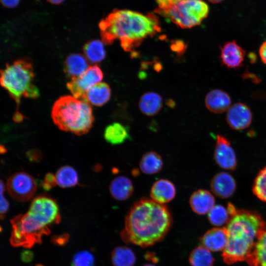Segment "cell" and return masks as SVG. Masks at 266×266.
<instances>
[{"label":"cell","mask_w":266,"mask_h":266,"mask_svg":"<svg viewBox=\"0 0 266 266\" xmlns=\"http://www.w3.org/2000/svg\"><path fill=\"white\" fill-rule=\"evenodd\" d=\"M172 223V216L166 205L143 198L131 207L120 235L127 243L147 247L163 239Z\"/></svg>","instance_id":"cell-1"},{"label":"cell","mask_w":266,"mask_h":266,"mask_svg":"<svg viewBox=\"0 0 266 266\" xmlns=\"http://www.w3.org/2000/svg\"><path fill=\"white\" fill-rule=\"evenodd\" d=\"M99 28L103 43L110 44L119 39L127 52L161 31L159 19L154 14H144L128 9L113 10L100 22Z\"/></svg>","instance_id":"cell-2"},{"label":"cell","mask_w":266,"mask_h":266,"mask_svg":"<svg viewBox=\"0 0 266 266\" xmlns=\"http://www.w3.org/2000/svg\"><path fill=\"white\" fill-rule=\"evenodd\" d=\"M227 207L228 241L222 256L225 263L231 265L247 260L266 222L257 211L238 209L230 203Z\"/></svg>","instance_id":"cell-3"},{"label":"cell","mask_w":266,"mask_h":266,"mask_svg":"<svg viewBox=\"0 0 266 266\" xmlns=\"http://www.w3.org/2000/svg\"><path fill=\"white\" fill-rule=\"evenodd\" d=\"M54 124L60 130L77 135L88 133L94 118L90 104L71 96L60 97L54 102L51 111Z\"/></svg>","instance_id":"cell-4"},{"label":"cell","mask_w":266,"mask_h":266,"mask_svg":"<svg viewBox=\"0 0 266 266\" xmlns=\"http://www.w3.org/2000/svg\"><path fill=\"white\" fill-rule=\"evenodd\" d=\"M34 77L31 61L20 59L7 64L1 70L0 84L18 106L22 97L35 99L39 97V90L33 83Z\"/></svg>","instance_id":"cell-5"},{"label":"cell","mask_w":266,"mask_h":266,"mask_svg":"<svg viewBox=\"0 0 266 266\" xmlns=\"http://www.w3.org/2000/svg\"><path fill=\"white\" fill-rule=\"evenodd\" d=\"M12 231L10 242L13 246L31 247L41 242L43 235L50 233L49 227L37 216L28 211L11 220Z\"/></svg>","instance_id":"cell-6"},{"label":"cell","mask_w":266,"mask_h":266,"mask_svg":"<svg viewBox=\"0 0 266 266\" xmlns=\"http://www.w3.org/2000/svg\"><path fill=\"white\" fill-rule=\"evenodd\" d=\"M209 12L203 0H179L170 9L167 18L183 29L199 25Z\"/></svg>","instance_id":"cell-7"},{"label":"cell","mask_w":266,"mask_h":266,"mask_svg":"<svg viewBox=\"0 0 266 266\" xmlns=\"http://www.w3.org/2000/svg\"><path fill=\"white\" fill-rule=\"evenodd\" d=\"M6 188L9 195L16 200L20 202L29 200L36 190L34 178L24 172L13 174L8 179Z\"/></svg>","instance_id":"cell-8"},{"label":"cell","mask_w":266,"mask_h":266,"mask_svg":"<svg viewBox=\"0 0 266 266\" xmlns=\"http://www.w3.org/2000/svg\"><path fill=\"white\" fill-rule=\"evenodd\" d=\"M103 73L97 65L90 66L80 76L71 79L66 87L74 97L83 100L87 92L93 86L101 82Z\"/></svg>","instance_id":"cell-9"},{"label":"cell","mask_w":266,"mask_h":266,"mask_svg":"<svg viewBox=\"0 0 266 266\" xmlns=\"http://www.w3.org/2000/svg\"><path fill=\"white\" fill-rule=\"evenodd\" d=\"M28 211L39 216L49 227L59 223L61 221L57 202L48 197L38 196L34 198Z\"/></svg>","instance_id":"cell-10"},{"label":"cell","mask_w":266,"mask_h":266,"mask_svg":"<svg viewBox=\"0 0 266 266\" xmlns=\"http://www.w3.org/2000/svg\"><path fill=\"white\" fill-rule=\"evenodd\" d=\"M214 158L216 164L221 168L234 170L236 167L235 152L229 139L222 135H217Z\"/></svg>","instance_id":"cell-11"},{"label":"cell","mask_w":266,"mask_h":266,"mask_svg":"<svg viewBox=\"0 0 266 266\" xmlns=\"http://www.w3.org/2000/svg\"><path fill=\"white\" fill-rule=\"evenodd\" d=\"M226 119L231 129L237 131L243 130L251 125L253 114L247 105L242 102H237L229 108Z\"/></svg>","instance_id":"cell-12"},{"label":"cell","mask_w":266,"mask_h":266,"mask_svg":"<svg viewBox=\"0 0 266 266\" xmlns=\"http://www.w3.org/2000/svg\"><path fill=\"white\" fill-rule=\"evenodd\" d=\"M245 51L235 40L225 42L220 47V61L222 66L236 69L243 66Z\"/></svg>","instance_id":"cell-13"},{"label":"cell","mask_w":266,"mask_h":266,"mask_svg":"<svg viewBox=\"0 0 266 266\" xmlns=\"http://www.w3.org/2000/svg\"><path fill=\"white\" fill-rule=\"evenodd\" d=\"M210 186L212 192L222 199L231 197L236 189L234 178L231 174L225 171L216 173L211 179Z\"/></svg>","instance_id":"cell-14"},{"label":"cell","mask_w":266,"mask_h":266,"mask_svg":"<svg viewBox=\"0 0 266 266\" xmlns=\"http://www.w3.org/2000/svg\"><path fill=\"white\" fill-rule=\"evenodd\" d=\"M228 241V234L225 227H216L206 232L201 238L203 247L210 251H223Z\"/></svg>","instance_id":"cell-15"},{"label":"cell","mask_w":266,"mask_h":266,"mask_svg":"<svg viewBox=\"0 0 266 266\" xmlns=\"http://www.w3.org/2000/svg\"><path fill=\"white\" fill-rule=\"evenodd\" d=\"M231 104L229 95L220 89H213L207 93L205 98V105L210 112L221 114L227 111Z\"/></svg>","instance_id":"cell-16"},{"label":"cell","mask_w":266,"mask_h":266,"mask_svg":"<svg viewBox=\"0 0 266 266\" xmlns=\"http://www.w3.org/2000/svg\"><path fill=\"white\" fill-rule=\"evenodd\" d=\"M215 198L208 191L200 189L194 192L189 199L192 210L199 215L208 214L214 206Z\"/></svg>","instance_id":"cell-17"},{"label":"cell","mask_w":266,"mask_h":266,"mask_svg":"<svg viewBox=\"0 0 266 266\" xmlns=\"http://www.w3.org/2000/svg\"><path fill=\"white\" fill-rule=\"evenodd\" d=\"M176 195L174 184L169 180L161 179L157 180L152 185L150 195L155 202L164 204L172 200Z\"/></svg>","instance_id":"cell-18"},{"label":"cell","mask_w":266,"mask_h":266,"mask_svg":"<svg viewBox=\"0 0 266 266\" xmlns=\"http://www.w3.org/2000/svg\"><path fill=\"white\" fill-rule=\"evenodd\" d=\"M246 261L250 266H266V223Z\"/></svg>","instance_id":"cell-19"},{"label":"cell","mask_w":266,"mask_h":266,"mask_svg":"<svg viewBox=\"0 0 266 266\" xmlns=\"http://www.w3.org/2000/svg\"><path fill=\"white\" fill-rule=\"evenodd\" d=\"M89 67L86 57L80 54H72L65 61L64 72L72 79L82 75Z\"/></svg>","instance_id":"cell-20"},{"label":"cell","mask_w":266,"mask_h":266,"mask_svg":"<svg viewBox=\"0 0 266 266\" xmlns=\"http://www.w3.org/2000/svg\"><path fill=\"white\" fill-rule=\"evenodd\" d=\"M109 191L115 200L123 201L128 199L133 192L132 181L125 176L115 177L111 182Z\"/></svg>","instance_id":"cell-21"},{"label":"cell","mask_w":266,"mask_h":266,"mask_svg":"<svg viewBox=\"0 0 266 266\" xmlns=\"http://www.w3.org/2000/svg\"><path fill=\"white\" fill-rule=\"evenodd\" d=\"M111 89L106 83L100 82L92 87L86 93L83 100L89 104L100 106L110 99Z\"/></svg>","instance_id":"cell-22"},{"label":"cell","mask_w":266,"mask_h":266,"mask_svg":"<svg viewBox=\"0 0 266 266\" xmlns=\"http://www.w3.org/2000/svg\"><path fill=\"white\" fill-rule=\"evenodd\" d=\"M163 106L161 96L155 92H147L141 97L138 106L141 112L148 116L157 114Z\"/></svg>","instance_id":"cell-23"},{"label":"cell","mask_w":266,"mask_h":266,"mask_svg":"<svg viewBox=\"0 0 266 266\" xmlns=\"http://www.w3.org/2000/svg\"><path fill=\"white\" fill-rule=\"evenodd\" d=\"M105 140L112 145L123 143L130 137L129 131L123 124L115 122L107 126L104 132Z\"/></svg>","instance_id":"cell-24"},{"label":"cell","mask_w":266,"mask_h":266,"mask_svg":"<svg viewBox=\"0 0 266 266\" xmlns=\"http://www.w3.org/2000/svg\"><path fill=\"white\" fill-rule=\"evenodd\" d=\"M163 162L161 156L154 151H149L142 156L139 167L141 171L146 174L159 172L162 168Z\"/></svg>","instance_id":"cell-25"},{"label":"cell","mask_w":266,"mask_h":266,"mask_svg":"<svg viewBox=\"0 0 266 266\" xmlns=\"http://www.w3.org/2000/svg\"><path fill=\"white\" fill-rule=\"evenodd\" d=\"M103 41L95 39L86 43L83 48L86 58L92 63H99L105 57L106 52Z\"/></svg>","instance_id":"cell-26"},{"label":"cell","mask_w":266,"mask_h":266,"mask_svg":"<svg viewBox=\"0 0 266 266\" xmlns=\"http://www.w3.org/2000/svg\"><path fill=\"white\" fill-rule=\"evenodd\" d=\"M135 260L134 253L127 247H117L111 253V261L114 266H133Z\"/></svg>","instance_id":"cell-27"},{"label":"cell","mask_w":266,"mask_h":266,"mask_svg":"<svg viewBox=\"0 0 266 266\" xmlns=\"http://www.w3.org/2000/svg\"><path fill=\"white\" fill-rule=\"evenodd\" d=\"M55 176L57 185L62 188L73 187L78 183V178L76 171L68 166L60 168Z\"/></svg>","instance_id":"cell-28"},{"label":"cell","mask_w":266,"mask_h":266,"mask_svg":"<svg viewBox=\"0 0 266 266\" xmlns=\"http://www.w3.org/2000/svg\"><path fill=\"white\" fill-rule=\"evenodd\" d=\"M189 262L191 266H213L214 258L210 251L200 246L191 253Z\"/></svg>","instance_id":"cell-29"},{"label":"cell","mask_w":266,"mask_h":266,"mask_svg":"<svg viewBox=\"0 0 266 266\" xmlns=\"http://www.w3.org/2000/svg\"><path fill=\"white\" fill-rule=\"evenodd\" d=\"M230 218V214L227 207L222 205H215L208 213L209 222L214 226L219 227L227 224Z\"/></svg>","instance_id":"cell-30"},{"label":"cell","mask_w":266,"mask_h":266,"mask_svg":"<svg viewBox=\"0 0 266 266\" xmlns=\"http://www.w3.org/2000/svg\"><path fill=\"white\" fill-rule=\"evenodd\" d=\"M252 192L257 198L266 202V166L260 170L254 179Z\"/></svg>","instance_id":"cell-31"},{"label":"cell","mask_w":266,"mask_h":266,"mask_svg":"<svg viewBox=\"0 0 266 266\" xmlns=\"http://www.w3.org/2000/svg\"><path fill=\"white\" fill-rule=\"evenodd\" d=\"M95 259L92 253L82 250L76 253L73 257L72 266H94Z\"/></svg>","instance_id":"cell-32"},{"label":"cell","mask_w":266,"mask_h":266,"mask_svg":"<svg viewBox=\"0 0 266 266\" xmlns=\"http://www.w3.org/2000/svg\"><path fill=\"white\" fill-rule=\"evenodd\" d=\"M157 4V13L166 17L171 8L179 0H154Z\"/></svg>","instance_id":"cell-33"},{"label":"cell","mask_w":266,"mask_h":266,"mask_svg":"<svg viewBox=\"0 0 266 266\" xmlns=\"http://www.w3.org/2000/svg\"><path fill=\"white\" fill-rule=\"evenodd\" d=\"M5 189L4 185L2 181H0V217L1 218H4V216L7 211L9 208V202L3 196V193Z\"/></svg>","instance_id":"cell-34"},{"label":"cell","mask_w":266,"mask_h":266,"mask_svg":"<svg viewBox=\"0 0 266 266\" xmlns=\"http://www.w3.org/2000/svg\"><path fill=\"white\" fill-rule=\"evenodd\" d=\"M56 185L57 184L55 175L50 172L47 173L42 184L43 188L45 190H49Z\"/></svg>","instance_id":"cell-35"},{"label":"cell","mask_w":266,"mask_h":266,"mask_svg":"<svg viewBox=\"0 0 266 266\" xmlns=\"http://www.w3.org/2000/svg\"><path fill=\"white\" fill-rule=\"evenodd\" d=\"M171 49L176 53H180L185 49V44L181 40H176L171 45Z\"/></svg>","instance_id":"cell-36"},{"label":"cell","mask_w":266,"mask_h":266,"mask_svg":"<svg viewBox=\"0 0 266 266\" xmlns=\"http://www.w3.org/2000/svg\"><path fill=\"white\" fill-rule=\"evenodd\" d=\"M259 53L262 62L266 65V40L260 45Z\"/></svg>","instance_id":"cell-37"},{"label":"cell","mask_w":266,"mask_h":266,"mask_svg":"<svg viewBox=\"0 0 266 266\" xmlns=\"http://www.w3.org/2000/svg\"><path fill=\"white\" fill-rule=\"evenodd\" d=\"M2 4L8 8L16 7L19 3L20 0H0Z\"/></svg>","instance_id":"cell-38"},{"label":"cell","mask_w":266,"mask_h":266,"mask_svg":"<svg viewBox=\"0 0 266 266\" xmlns=\"http://www.w3.org/2000/svg\"><path fill=\"white\" fill-rule=\"evenodd\" d=\"M21 259L24 262H30L33 258V254L30 251H24L21 255Z\"/></svg>","instance_id":"cell-39"},{"label":"cell","mask_w":266,"mask_h":266,"mask_svg":"<svg viewBox=\"0 0 266 266\" xmlns=\"http://www.w3.org/2000/svg\"><path fill=\"white\" fill-rule=\"evenodd\" d=\"M68 239L67 234H63L58 236H55L53 239V242L58 245H63L67 242Z\"/></svg>","instance_id":"cell-40"},{"label":"cell","mask_w":266,"mask_h":266,"mask_svg":"<svg viewBox=\"0 0 266 266\" xmlns=\"http://www.w3.org/2000/svg\"><path fill=\"white\" fill-rule=\"evenodd\" d=\"M49 2L53 4H60L62 3L64 0H47Z\"/></svg>","instance_id":"cell-41"},{"label":"cell","mask_w":266,"mask_h":266,"mask_svg":"<svg viewBox=\"0 0 266 266\" xmlns=\"http://www.w3.org/2000/svg\"><path fill=\"white\" fill-rule=\"evenodd\" d=\"M207 0L213 3H218L222 2L224 0Z\"/></svg>","instance_id":"cell-42"},{"label":"cell","mask_w":266,"mask_h":266,"mask_svg":"<svg viewBox=\"0 0 266 266\" xmlns=\"http://www.w3.org/2000/svg\"><path fill=\"white\" fill-rule=\"evenodd\" d=\"M0 149V153L1 154L4 153L6 151L5 148H4V147H2V145H1Z\"/></svg>","instance_id":"cell-43"},{"label":"cell","mask_w":266,"mask_h":266,"mask_svg":"<svg viewBox=\"0 0 266 266\" xmlns=\"http://www.w3.org/2000/svg\"><path fill=\"white\" fill-rule=\"evenodd\" d=\"M142 266H154L153 265H151V264H146V265H143Z\"/></svg>","instance_id":"cell-44"},{"label":"cell","mask_w":266,"mask_h":266,"mask_svg":"<svg viewBox=\"0 0 266 266\" xmlns=\"http://www.w3.org/2000/svg\"><path fill=\"white\" fill-rule=\"evenodd\" d=\"M36 266H41L40 265H36Z\"/></svg>","instance_id":"cell-45"}]
</instances>
